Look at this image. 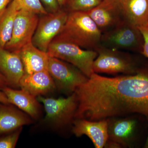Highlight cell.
<instances>
[{
	"instance_id": "cell-16",
	"label": "cell",
	"mask_w": 148,
	"mask_h": 148,
	"mask_svg": "<svg viewBox=\"0 0 148 148\" xmlns=\"http://www.w3.org/2000/svg\"><path fill=\"white\" fill-rule=\"evenodd\" d=\"M24 66L25 73L48 71L49 56L32 44L22 48L18 52Z\"/></svg>"
},
{
	"instance_id": "cell-5",
	"label": "cell",
	"mask_w": 148,
	"mask_h": 148,
	"mask_svg": "<svg viewBox=\"0 0 148 148\" xmlns=\"http://www.w3.org/2000/svg\"><path fill=\"white\" fill-rule=\"evenodd\" d=\"M95 50L98 55L92 66L94 73L130 75L139 71L131 57L120 50L100 45Z\"/></svg>"
},
{
	"instance_id": "cell-14",
	"label": "cell",
	"mask_w": 148,
	"mask_h": 148,
	"mask_svg": "<svg viewBox=\"0 0 148 148\" xmlns=\"http://www.w3.org/2000/svg\"><path fill=\"white\" fill-rule=\"evenodd\" d=\"M32 118L12 104L0 103V135L32 123Z\"/></svg>"
},
{
	"instance_id": "cell-13",
	"label": "cell",
	"mask_w": 148,
	"mask_h": 148,
	"mask_svg": "<svg viewBox=\"0 0 148 148\" xmlns=\"http://www.w3.org/2000/svg\"><path fill=\"white\" fill-rule=\"evenodd\" d=\"M8 99L12 104L32 119H38L41 115V106L37 97L24 89L6 86L2 88Z\"/></svg>"
},
{
	"instance_id": "cell-25",
	"label": "cell",
	"mask_w": 148,
	"mask_h": 148,
	"mask_svg": "<svg viewBox=\"0 0 148 148\" xmlns=\"http://www.w3.org/2000/svg\"><path fill=\"white\" fill-rule=\"evenodd\" d=\"M6 86H9L8 82L5 77L0 72V87L2 88Z\"/></svg>"
},
{
	"instance_id": "cell-20",
	"label": "cell",
	"mask_w": 148,
	"mask_h": 148,
	"mask_svg": "<svg viewBox=\"0 0 148 148\" xmlns=\"http://www.w3.org/2000/svg\"><path fill=\"white\" fill-rule=\"evenodd\" d=\"M103 0H71V11L87 12L100 4Z\"/></svg>"
},
{
	"instance_id": "cell-8",
	"label": "cell",
	"mask_w": 148,
	"mask_h": 148,
	"mask_svg": "<svg viewBox=\"0 0 148 148\" xmlns=\"http://www.w3.org/2000/svg\"><path fill=\"white\" fill-rule=\"evenodd\" d=\"M39 19L37 14L24 10H18L14 20L11 38L5 48L18 52L32 43Z\"/></svg>"
},
{
	"instance_id": "cell-23",
	"label": "cell",
	"mask_w": 148,
	"mask_h": 148,
	"mask_svg": "<svg viewBox=\"0 0 148 148\" xmlns=\"http://www.w3.org/2000/svg\"><path fill=\"white\" fill-rule=\"evenodd\" d=\"M144 39L143 51L142 53L148 58V24L139 27Z\"/></svg>"
},
{
	"instance_id": "cell-18",
	"label": "cell",
	"mask_w": 148,
	"mask_h": 148,
	"mask_svg": "<svg viewBox=\"0 0 148 148\" xmlns=\"http://www.w3.org/2000/svg\"><path fill=\"white\" fill-rule=\"evenodd\" d=\"M19 10L11 1L0 16V47L5 48L11 38L14 20Z\"/></svg>"
},
{
	"instance_id": "cell-22",
	"label": "cell",
	"mask_w": 148,
	"mask_h": 148,
	"mask_svg": "<svg viewBox=\"0 0 148 148\" xmlns=\"http://www.w3.org/2000/svg\"><path fill=\"white\" fill-rule=\"evenodd\" d=\"M48 13L55 12L60 9L58 0H40Z\"/></svg>"
},
{
	"instance_id": "cell-15",
	"label": "cell",
	"mask_w": 148,
	"mask_h": 148,
	"mask_svg": "<svg viewBox=\"0 0 148 148\" xmlns=\"http://www.w3.org/2000/svg\"><path fill=\"white\" fill-rule=\"evenodd\" d=\"M19 87L36 97L45 95L56 89L53 79L48 71L24 74Z\"/></svg>"
},
{
	"instance_id": "cell-21",
	"label": "cell",
	"mask_w": 148,
	"mask_h": 148,
	"mask_svg": "<svg viewBox=\"0 0 148 148\" xmlns=\"http://www.w3.org/2000/svg\"><path fill=\"white\" fill-rule=\"evenodd\" d=\"M22 127L0 137V148H14L16 147Z\"/></svg>"
},
{
	"instance_id": "cell-11",
	"label": "cell",
	"mask_w": 148,
	"mask_h": 148,
	"mask_svg": "<svg viewBox=\"0 0 148 148\" xmlns=\"http://www.w3.org/2000/svg\"><path fill=\"white\" fill-rule=\"evenodd\" d=\"M72 131L77 137L85 135L90 138L96 148L106 147L108 140L107 119L91 121L77 119L73 123Z\"/></svg>"
},
{
	"instance_id": "cell-4",
	"label": "cell",
	"mask_w": 148,
	"mask_h": 148,
	"mask_svg": "<svg viewBox=\"0 0 148 148\" xmlns=\"http://www.w3.org/2000/svg\"><path fill=\"white\" fill-rule=\"evenodd\" d=\"M43 105L45 112V121L55 128L60 129L73 124L75 119L78 102L75 92L66 98L37 97Z\"/></svg>"
},
{
	"instance_id": "cell-12",
	"label": "cell",
	"mask_w": 148,
	"mask_h": 148,
	"mask_svg": "<svg viewBox=\"0 0 148 148\" xmlns=\"http://www.w3.org/2000/svg\"><path fill=\"white\" fill-rule=\"evenodd\" d=\"M0 72L6 79L10 87L14 88L19 87L25 71L18 53L0 47Z\"/></svg>"
},
{
	"instance_id": "cell-19",
	"label": "cell",
	"mask_w": 148,
	"mask_h": 148,
	"mask_svg": "<svg viewBox=\"0 0 148 148\" xmlns=\"http://www.w3.org/2000/svg\"><path fill=\"white\" fill-rule=\"evenodd\" d=\"M19 10H24L40 15L48 13L40 0H11Z\"/></svg>"
},
{
	"instance_id": "cell-27",
	"label": "cell",
	"mask_w": 148,
	"mask_h": 148,
	"mask_svg": "<svg viewBox=\"0 0 148 148\" xmlns=\"http://www.w3.org/2000/svg\"><path fill=\"white\" fill-rule=\"evenodd\" d=\"M58 1L60 6L65 5L67 2V0H58Z\"/></svg>"
},
{
	"instance_id": "cell-6",
	"label": "cell",
	"mask_w": 148,
	"mask_h": 148,
	"mask_svg": "<svg viewBox=\"0 0 148 148\" xmlns=\"http://www.w3.org/2000/svg\"><path fill=\"white\" fill-rule=\"evenodd\" d=\"M48 71L53 79L56 88L69 95L88 79L74 65L59 58L49 56Z\"/></svg>"
},
{
	"instance_id": "cell-3",
	"label": "cell",
	"mask_w": 148,
	"mask_h": 148,
	"mask_svg": "<svg viewBox=\"0 0 148 148\" xmlns=\"http://www.w3.org/2000/svg\"><path fill=\"white\" fill-rule=\"evenodd\" d=\"M47 52L49 56L74 65L88 78L94 73L92 66L98 55L96 51L85 49L71 43L54 40Z\"/></svg>"
},
{
	"instance_id": "cell-9",
	"label": "cell",
	"mask_w": 148,
	"mask_h": 148,
	"mask_svg": "<svg viewBox=\"0 0 148 148\" xmlns=\"http://www.w3.org/2000/svg\"><path fill=\"white\" fill-rule=\"evenodd\" d=\"M108 140L106 147H124L131 146L137 121L130 117L108 119Z\"/></svg>"
},
{
	"instance_id": "cell-24",
	"label": "cell",
	"mask_w": 148,
	"mask_h": 148,
	"mask_svg": "<svg viewBox=\"0 0 148 148\" xmlns=\"http://www.w3.org/2000/svg\"><path fill=\"white\" fill-rule=\"evenodd\" d=\"M11 0H0V16L7 8Z\"/></svg>"
},
{
	"instance_id": "cell-10",
	"label": "cell",
	"mask_w": 148,
	"mask_h": 148,
	"mask_svg": "<svg viewBox=\"0 0 148 148\" xmlns=\"http://www.w3.org/2000/svg\"><path fill=\"white\" fill-rule=\"evenodd\" d=\"M86 12L103 33L114 28L124 19L118 0H103L100 4Z\"/></svg>"
},
{
	"instance_id": "cell-29",
	"label": "cell",
	"mask_w": 148,
	"mask_h": 148,
	"mask_svg": "<svg viewBox=\"0 0 148 148\" xmlns=\"http://www.w3.org/2000/svg\"><path fill=\"white\" fill-rule=\"evenodd\" d=\"M71 1V0H69V1Z\"/></svg>"
},
{
	"instance_id": "cell-17",
	"label": "cell",
	"mask_w": 148,
	"mask_h": 148,
	"mask_svg": "<svg viewBox=\"0 0 148 148\" xmlns=\"http://www.w3.org/2000/svg\"><path fill=\"white\" fill-rule=\"evenodd\" d=\"M123 18L139 27L148 24V0H118Z\"/></svg>"
},
{
	"instance_id": "cell-28",
	"label": "cell",
	"mask_w": 148,
	"mask_h": 148,
	"mask_svg": "<svg viewBox=\"0 0 148 148\" xmlns=\"http://www.w3.org/2000/svg\"><path fill=\"white\" fill-rule=\"evenodd\" d=\"M145 147L148 148V137L147 140V142H146L145 146Z\"/></svg>"
},
{
	"instance_id": "cell-7",
	"label": "cell",
	"mask_w": 148,
	"mask_h": 148,
	"mask_svg": "<svg viewBox=\"0 0 148 148\" xmlns=\"http://www.w3.org/2000/svg\"><path fill=\"white\" fill-rule=\"evenodd\" d=\"M69 13L60 9L56 12L43 15L39 19L32 44L40 50L47 52L51 43L64 27Z\"/></svg>"
},
{
	"instance_id": "cell-1",
	"label": "cell",
	"mask_w": 148,
	"mask_h": 148,
	"mask_svg": "<svg viewBox=\"0 0 148 148\" xmlns=\"http://www.w3.org/2000/svg\"><path fill=\"white\" fill-rule=\"evenodd\" d=\"M102 35V32L86 12L71 11L63 29L54 40L95 50L100 45Z\"/></svg>"
},
{
	"instance_id": "cell-26",
	"label": "cell",
	"mask_w": 148,
	"mask_h": 148,
	"mask_svg": "<svg viewBox=\"0 0 148 148\" xmlns=\"http://www.w3.org/2000/svg\"><path fill=\"white\" fill-rule=\"evenodd\" d=\"M0 103H4L5 104H10L6 96L3 91L1 88V87H0Z\"/></svg>"
},
{
	"instance_id": "cell-2",
	"label": "cell",
	"mask_w": 148,
	"mask_h": 148,
	"mask_svg": "<svg viewBox=\"0 0 148 148\" xmlns=\"http://www.w3.org/2000/svg\"><path fill=\"white\" fill-rule=\"evenodd\" d=\"M144 39L138 27L123 19L116 26L102 34L100 46L118 50L142 53Z\"/></svg>"
}]
</instances>
